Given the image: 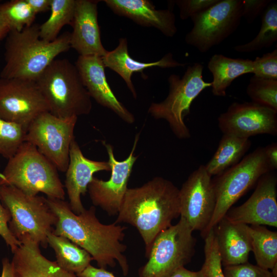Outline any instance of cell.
Returning <instances> with one entry per match:
<instances>
[{
	"label": "cell",
	"instance_id": "obj_1",
	"mask_svg": "<svg viewBox=\"0 0 277 277\" xmlns=\"http://www.w3.org/2000/svg\"><path fill=\"white\" fill-rule=\"evenodd\" d=\"M46 201L57 219L53 233L66 237L85 250L100 268H113L117 263L123 274L127 275L129 265L124 254L127 246L123 243L127 227L115 222L102 223L94 206L77 214L64 200L47 197Z\"/></svg>",
	"mask_w": 277,
	"mask_h": 277
},
{
	"label": "cell",
	"instance_id": "obj_2",
	"mask_svg": "<svg viewBox=\"0 0 277 277\" xmlns=\"http://www.w3.org/2000/svg\"><path fill=\"white\" fill-rule=\"evenodd\" d=\"M115 223L134 227L145 245L146 255L156 236L180 216L179 189L156 176L142 186L128 188Z\"/></svg>",
	"mask_w": 277,
	"mask_h": 277
},
{
	"label": "cell",
	"instance_id": "obj_3",
	"mask_svg": "<svg viewBox=\"0 0 277 277\" xmlns=\"http://www.w3.org/2000/svg\"><path fill=\"white\" fill-rule=\"evenodd\" d=\"M70 34L66 32L47 42L40 38L37 24L10 31L6 37L5 63L0 77L35 81L58 55L71 48Z\"/></svg>",
	"mask_w": 277,
	"mask_h": 277
},
{
	"label": "cell",
	"instance_id": "obj_4",
	"mask_svg": "<svg viewBox=\"0 0 277 277\" xmlns=\"http://www.w3.org/2000/svg\"><path fill=\"white\" fill-rule=\"evenodd\" d=\"M35 82L46 101L49 112L61 118L87 115L91 97L75 64L68 59L54 60Z\"/></svg>",
	"mask_w": 277,
	"mask_h": 277
},
{
	"label": "cell",
	"instance_id": "obj_5",
	"mask_svg": "<svg viewBox=\"0 0 277 277\" xmlns=\"http://www.w3.org/2000/svg\"><path fill=\"white\" fill-rule=\"evenodd\" d=\"M58 170L31 143L25 141L0 172V185L12 186L26 194L65 199Z\"/></svg>",
	"mask_w": 277,
	"mask_h": 277
},
{
	"label": "cell",
	"instance_id": "obj_6",
	"mask_svg": "<svg viewBox=\"0 0 277 277\" xmlns=\"http://www.w3.org/2000/svg\"><path fill=\"white\" fill-rule=\"evenodd\" d=\"M0 199L10 213L8 226L12 235L21 243L30 240L46 248L48 235L57 220L46 198L29 195L12 186L0 185Z\"/></svg>",
	"mask_w": 277,
	"mask_h": 277
},
{
	"label": "cell",
	"instance_id": "obj_7",
	"mask_svg": "<svg viewBox=\"0 0 277 277\" xmlns=\"http://www.w3.org/2000/svg\"><path fill=\"white\" fill-rule=\"evenodd\" d=\"M204 66L194 63L187 68L181 77L172 74L168 78L169 93L160 103H152L148 113L155 119L165 120L174 134L179 139L190 137V133L184 122L190 113V106L194 99L205 89L211 86V83L204 81Z\"/></svg>",
	"mask_w": 277,
	"mask_h": 277
},
{
	"label": "cell",
	"instance_id": "obj_8",
	"mask_svg": "<svg viewBox=\"0 0 277 277\" xmlns=\"http://www.w3.org/2000/svg\"><path fill=\"white\" fill-rule=\"evenodd\" d=\"M272 171L260 147L212 180L216 204L211 220L202 237L213 229L227 212L264 174Z\"/></svg>",
	"mask_w": 277,
	"mask_h": 277
},
{
	"label": "cell",
	"instance_id": "obj_9",
	"mask_svg": "<svg viewBox=\"0 0 277 277\" xmlns=\"http://www.w3.org/2000/svg\"><path fill=\"white\" fill-rule=\"evenodd\" d=\"M183 217L162 231L154 239L147 262L139 270L140 277H168L191 260L196 239Z\"/></svg>",
	"mask_w": 277,
	"mask_h": 277
},
{
	"label": "cell",
	"instance_id": "obj_10",
	"mask_svg": "<svg viewBox=\"0 0 277 277\" xmlns=\"http://www.w3.org/2000/svg\"><path fill=\"white\" fill-rule=\"evenodd\" d=\"M242 18V0H219L190 17L193 27L185 41L199 52H207L234 33Z\"/></svg>",
	"mask_w": 277,
	"mask_h": 277
},
{
	"label": "cell",
	"instance_id": "obj_11",
	"mask_svg": "<svg viewBox=\"0 0 277 277\" xmlns=\"http://www.w3.org/2000/svg\"><path fill=\"white\" fill-rule=\"evenodd\" d=\"M77 120L76 116L61 118L49 111L43 112L28 127L25 141L34 145L58 171L66 172Z\"/></svg>",
	"mask_w": 277,
	"mask_h": 277
},
{
	"label": "cell",
	"instance_id": "obj_12",
	"mask_svg": "<svg viewBox=\"0 0 277 277\" xmlns=\"http://www.w3.org/2000/svg\"><path fill=\"white\" fill-rule=\"evenodd\" d=\"M49 111L35 81L0 77V117L27 129L40 114Z\"/></svg>",
	"mask_w": 277,
	"mask_h": 277
},
{
	"label": "cell",
	"instance_id": "obj_13",
	"mask_svg": "<svg viewBox=\"0 0 277 277\" xmlns=\"http://www.w3.org/2000/svg\"><path fill=\"white\" fill-rule=\"evenodd\" d=\"M180 217L193 231L202 236L212 217L216 196L211 176L205 165H200L191 173L179 189Z\"/></svg>",
	"mask_w": 277,
	"mask_h": 277
},
{
	"label": "cell",
	"instance_id": "obj_14",
	"mask_svg": "<svg viewBox=\"0 0 277 277\" xmlns=\"http://www.w3.org/2000/svg\"><path fill=\"white\" fill-rule=\"evenodd\" d=\"M138 139L139 134H137L131 151L123 161L115 159L111 145L103 142L108 155V162L111 168V177L107 181L93 177L88 186L87 191L94 206L100 207L109 215L117 214L128 188V182L133 165L137 158L134 153Z\"/></svg>",
	"mask_w": 277,
	"mask_h": 277
},
{
	"label": "cell",
	"instance_id": "obj_15",
	"mask_svg": "<svg viewBox=\"0 0 277 277\" xmlns=\"http://www.w3.org/2000/svg\"><path fill=\"white\" fill-rule=\"evenodd\" d=\"M217 121L223 134L247 138L277 134V111L252 102L232 103Z\"/></svg>",
	"mask_w": 277,
	"mask_h": 277
},
{
	"label": "cell",
	"instance_id": "obj_16",
	"mask_svg": "<svg viewBox=\"0 0 277 277\" xmlns=\"http://www.w3.org/2000/svg\"><path fill=\"white\" fill-rule=\"evenodd\" d=\"M277 177L270 171L257 182L254 191L243 204L231 208L224 218L229 222L277 227Z\"/></svg>",
	"mask_w": 277,
	"mask_h": 277
},
{
	"label": "cell",
	"instance_id": "obj_17",
	"mask_svg": "<svg viewBox=\"0 0 277 277\" xmlns=\"http://www.w3.org/2000/svg\"><path fill=\"white\" fill-rule=\"evenodd\" d=\"M83 84L91 97L128 124L135 122L134 115L114 94L106 78L102 57L79 56L75 64Z\"/></svg>",
	"mask_w": 277,
	"mask_h": 277
},
{
	"label": "cell",
	"instance_id": "obj_18",
	"mask_svg": "<svg viewBox=\"0 0 277 277\" xmlns=\"http://www.w3.org/2000/svg\"><path fill=\"white\" fill-rule=\"evenodd\" d=\"M99 1L76 0L73 28L70 34V47L80 56L102 57L108 51L101 38L98 23L97 4Z\"/></svg>",
	"mask_w": 277,
	"mask_h": 277
},
{
	"label": "cell",
	"instance_id": "obj_19",
	"mask_svg": "<svg viewBox=\"0 0 277 277\" xmlns=\"http://www.w3.org/2000/svg\"><path fill=\"white\" fill-rule=\"evenodd\" d=\"M111 170L108 162L97 161L86 157L74 138L72 141L69 153V162L66 171L65 187L72 211L80 214L85 209L81 201L88 186L97 172Z\"/></svg>",
	"mask_w": 277,
	"mask_h": 277
},
{
	"label": "cell",
	"instance_id": "obj_20",
	"mask_svg": "<svg viewBox=\"0 0 277 277\" xmlns=\"http://www.w3.org/2000/svg\"><path fill=\"white\" fill-rule=\"evenodd\" d=\"M117 15L128 17L144 27H154L167 37L177 32L175 15L170 9H155L148 0H104Z\"/></svg>",
	"mask_w": 277,
	"mask_h": 277
},
{
	"label": "cell",
	"instance_id": "obj_21",
	"mask_svg": "<svg viewBox=\"0 0 277 277\" xmlns=\"http://www.w3.org/2000/svg\"><path fill=\"white\" fill-rule=\"evenodd\" d=\"M222 264L224 266L248 262L252 251L249 226L223 217L213 228Z\"/></svg>",
	"mask_w": 277,
	"mask_h": 277
},
{
	"label": "cell",
	"instance_id": "obj_22",
	"mask_svg": "<svg viewBox=\"0 0 277 277\" xmlns=\"http://www.w3.org/2000/svg\"><path fill=\"white\" fill-rule=\"evenodd\" d=\"M102 58L105 68L112 70L123 78L135 98L137 97V94L131 81L133 73H143L145 69L154 67L171 68L185 65L175 60L171 53L166 54L155 62L144 63L136 61L128 53L126 38H120L117 46L112 51H108Z\"/></svg>",
	"mask_w": 277,
	"mask_h": 277
},
{
	"label": "cell",
	"instance_id": "obj_23",
	"mask_svg": "<svg viewBox=\"0 0 277 277\" xmlns=\"http://www.w3.org/2000/svg\"><path fill=\"white\" fill-rule=\"evenodd\" d=\"M21 243L11 262L15 277H78L43 255L36 242L26 240Z\"/></svg>",
	"mask_w": 277,
	"mask_h": 277
},
{
	"label": "cell",
	"instance_id": "obj_24",
	"mask_svg": "<svg viewBox=\"0 0 277 277\" xmlns=\"http://www.w3.org/2000/svg\"><path fill=\"white\" fill-rule=\"evenodd\" d=\"M207 68L212 75V93L224 97L226 90L237 77L253 72V60L234 58L221 54H215L210 58Z\"/></svg>",
	"mask_w": 277,
	"mask_h": 277
},
{
	"label": "cell",
	"instance_id": "obj_25",
	"mask_svg": "<svg viewBox=\"0 0 277 277\" xmlns=\"http://www.w3.org/2000/svg\"><path fill=\"white\" fill-rule=\"evenodd\" d=\"M249 138L223 134L210 160L205 165L210 175L217 176L236 164L251 147Z\"/></svg>",
	"mask_w": 277,
	"mask_h": 277
},
{
	"label": "cell",
	"instance_id": "obj_26",
	"mask_svg": "<svg viewBox=\"0 0 277 277\" xmlns=\"http://www.w3.org/2000/svg\"><path fill=\"white\" fill-rule=\"evenodd\" d=\"M48 244L53 249L56 263L63 269L76 275L82 272L92 260L91 256L66 237L49 233Z\"/></svg>",
	"mask_w": 277,
	"mask_h": 277
},
{
	"label": "cell",
	"instance_id": "obj_27",
	"mask_svg": "<svg viewBox=\"0 0 277 277\" xmlns=\"http://www.w3.org/2000/svg\"><path fill=\"white\" fill-rule=\"evenodd\" d=\"M249 231L257 265L271 270L277 264V232L262 225H251Z\"/></svg>",
	"mask_w": 277,
	"mask_h": 277
},
{
	"label": "cell",
	"instance_id": "obj_28",
	"mask_svg": "<svg viewBox=\"0 0 277 277\" xmlns=\"http://www.w3.org/2000/svg\"><path fill=\"white\" fill-rule=\"evenodd\" d=\"M261 26L256 36L249 42L235 46L240 53H250L269 48L277 41V3L271 2L262 15Z\"/></svg>",
	"mask_w": 277,
	"mask_h": 277
},
{
	"label": "cell",
	"instance_id": "obj_29",
	"mask_svg": "<svg viewBox=\"0 0 277 277\" xmlns=\"http://www.w3.org/2000/svg\"><path fill=\"white\" fill-rule=\"evenodd\" d=\"M76 0H51V14L48 19L39 26L41 39L52 42L55 40L66 25H71Z\"/></svg>",
	"mask_w": 277,
	"mask_h": 277
},
{
	"label": "cell",
	"instance_id": "obj_30",
	"mask_svg": "<svg viewBox=\"0 0 277 277\" xmlns=\"http://www.w3.org/2000/svg\"><path fill=\"white\" fill-rule=\"evenodd\" d=\"M36 15L27 0H11L0 4V16L10 31H21L31 26Z\"/></svg>",
	"mask_w": 277,
	"mask_h": 277
},
{
	"label": "cell",
	"instance_id": "obj_31",
	"mask_svg": "<svg viewBox=\"0 0 277 277\" xmlns=\"http://www.w3.org/2000/svg\"><path fill=\"white\" fill-rule=\"evenodd\" d=\"M246 93L252 102L277 111V80L253 75Z\"/></svg>",
	"mask_w": 277,
	"mask_h": 277
},
{
	"label": "cell",
	"instance_id": "obj_32",
	"mask_svg": "<svg viewBox=\"0 0 277 277\" xmlns=\"http://www.w3.org/2000/svg\"><path fill=\"white\" fill-rule=\"evenodd\" d=\"M26 133L22 126L0 117V155L11 157L25 142Z\"/></svg>",
	"mask_w": 277,
	"mask_h": 277
},
{
	"label": "cell",
	"instance_id": "obj_33",
	"mask_svg": "<svg viewBox=\"0 0 277 277\" xmlns=\"http://www.w3.org/2000/svg\"><path fill=\"white\" fill-rule=\"evenodd\" d=\"M204 238L205 261L201 269L206 277H225L214 229L209 230Z\"/></svg>",
	"mask_w": 277,
	"mask_h": 277
},
{
	"label": "cell",
	"instance_id": "obj_34",
	"mask_svg": "<svg viewBox=\"0 0 277 277\" xmlns=\"http://www.w3.org/2000/svg\"><path fill=\"white\" fill-rule=\"evenodd\" d=\"M253 75L277 80V49L253 60Z\"/></svg>",
	"mask_w": 277,
	"mask_h": 277
},
{
	"label": "cell",
	"instance_id": "obj_35",
	"mask_svg": "<svg viewBox=\"0 0 277 277\" xmlns=\"http://www.w3.org/2000/svg\"><path fill=\"white\" fill-rule=\"evenodd\" d=\"M223 271L225 277H273L269 270L248 262L225 266Z\"/></svg>",
	"mask_w": 277,
	"mask_h": 277
},
{
	"label": "cell",
	"instance_id": "obj_36",
	"mask_svg": "<svg viewBox=\"0 0 277 277\" xmlns=\"http://www.w3.org/2000/svg\"><path fill=\"white\" fill-rule=\"evenodd\" d=\"M218 1L219 0H176L174 2L179 8L180 18L185 20L206 10Z\"/></svg>",
	"mask_w": 277,
	"mask_h": 277
},
{
	"label": "cell",
	"instance_id": "obj_37",
	"mask_svg": "<svg viewBox=\"0 0 277 277\" xmlns=\"http://www.w3.org/2000/svg\"><path fill=\"white\" fill-rule=\"evenodd\" d=\"M11 216L9 211L2 204L0 199V235L13 253L22 243L11 232L8 224Z\"/></svg>",
	"mask_w": 277,
	"mask_h": 277
},
{
	"label": "cell",
	"instance_id": "obj_38",
	"mask_svg": "<svg viewBox=\"0 0 277 277\" xmlns=\"http://www.w3.org/2000/svg\"><path fill=\"white\" fill-rule=\"evenodd\" d=\"M271 0H242V17L251 24L271 3Z\"/></svg>",
	"mask_w": 277,
	"mask_h": 277
},
{
	"label": "cell",
	"instance_id": "obj_39",
	"mask_svg": "<svg viewBox=\"0 0 277 277\" xmlns=\"http://www.w3.org/2000/svg\"><path fill=\"white\" fill-rule=\"evenodd\" d=\"M76 275L78 277H116L112 273L106 269L96 268L91 264Z\"/></svg>",
	"mask_w": 277,
	"mask_h": 277
},
{
	"label": "cell",
	"instance_id": "obj_40",
	"mask_svg": "<svg viewBox=\"0 0 277 277\" xmlns=\"http://www.w3.org/2000/svg\"><path fill=\"white\" fill-rule=\"evenodd\" d=\"M264 148L266 159L271 171L277 169V144L272 143Z\"/></svg>",
	"mask_w": 277,
	"mask_h": 277
},
{
	"label": "cell",
	"instance_id": "obj_41",
	"mask_svg": "<svg viewBox=\"0 0 277 277\" xmlns=\"http://www.w3.org/2000/svg\"><path fill=\"white\" fill-rule=\"evenodd\" d=\"M27 2L36 14L50 9L51 0H27Z\"/></svg>",
	"mask_w": 277,
	"mask_h": 277
},
{
	"label": "cell",
	"instance_id": "obj_42",
	"mask_svg": "<svg viewBox=\"0 0 277 277\" xmlns=\"http://www.w3.org/2000/svg\"><path fill=\"white\" fill-rule=\"evenodd\" d=\"M168 277H206L201 269L198 271H192L182 267L175 270Z\"/></svg>",
	"mask_w": 277,
	"mask_h": 277
},
{
	"label": "cell",
	"instance_id": "obj_43",
	"mask_svg": "<svg viewBox=\"0 0 277 277\" xmlns=\"http://www.w3.org/2000/svg\"><path fill=\"white\" fill-rule=\"evenodd\" d=\"M1 277H14L11 262L7 258L2 260V270Z\"/></svg>",
	"mask_w": 277,
	"mask_h": 277
},
{
	"label": "cell",
	"instance_id": "obj_44",
	"mask_svg": "<svg viewBox=\"0 0 277 277\" xmlns=\"http://www.w3.org/2000/svg\"><path fill=\"white\" fill-rule=\"evenodd\" d=\"M10 30L0 16V42L6 38Z\"/></svg>",
	"mask_w": 277,
	"mask_h": 277
},
{
	"label": "cell",
	"instance_id": "obj_45",
	"mask_svg": "<svg viewBox=\"0 0 277 277\" xmlns=\"http://www.w3.org/2000/svg\"><path fill=\"white\" fill-rule=\"evenodd\" d=\"M15 277V276H14Z\"/></svg>",
	"mask_w": 277,
	"mask_h": 277
}]
</instances>
